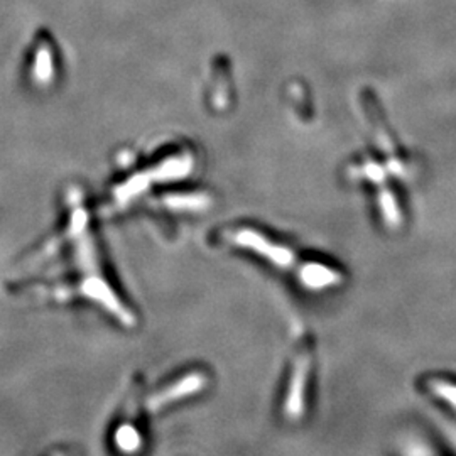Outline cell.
<instances>
[{
  "label": "cell",
  "instance_id": "cell-1",
  "mask_svg": "<svg viewBox=\"0 0 456 456\" xmlns=\"http://www.w3.org/2000/svg\"><path fill=\"white\" fill-rule=\"evenodd\" d=\"M193 152L190 147H164L159 154L151 158L146 164L139 166L137 173L127 175L112 188V201L115 207L122 208L131 203L151 184L158 181L180 180L191 173Z\"/></svg>",
  "mask_w": 456,
  "mask_h": 456
},
{
  "label": "cell",
  "instance_id": "cell-2",
  "mask_svg": "<svg viewBox=\"0 0 456 456\" xmlns=\"http://www.w3.org/2000/svg\"><path fill=\"white\" fill-rule=\"evenodd\" d=\"M61 58L56 41L46 31H39L28 48L24 75L36 90H46L60 78Z\"/></svg>",
  "mask_w": 456,
  "mask_h": 456
},
{
  "label": "cell",
  "instance_id": "cell-3",
  "mask_svg": "<svg viewBox=\"0 0 456 456\" xmlns=\"http://www.w3.org/2000/svg\"><path fill=\"white\" fill-rule=\"evenodd\" d=\"M232 242L242 248L252 250L254 254L273 262L276 267H281V269H291L296 264L294 254L288 247L274 244L264 233L254 230V228H239L237 232L232 233Z\"/></svg>",
  "mask_w": 456,
  "mask_h": 456
},
{
  "label": "cell",
  "instance_id": "cell-4",
  "mask_svg": "<svg viewBox=\"0 0 456 456\" xmlns=\"http://www.w3.org/2000/svg\"><path fill=\"white\" fill-rule=\"evenodd\" d=\"M310 355L303 354L294 362L293 375L289 380L288 399H286V416L293 421H297L305 412V397H306V384L310 377Z\"/></svg>",
  "mask_w": 456,
  "mask_h": 456
},
{
  "label": "cell",
  "instance_id": "cell-5",
  "mask_svg": "<svg viewBox=\"0 0 456 456\" xmlns=\"http://www.w3.org/2000/svg\"><path fill=\"white\" fill-rule=\"evenodd\" d=\"M207 375L200 374V372H193V374L184 375L181 377L178 382L171 384V387L164 389V391L158 392L154 397L149 399V408L152 411H158V409L164 408L171 403H176L183 397H188V395H193L196 392L201 391L207 387Z\"/></svg>",
  "mask_w": 456,
  "mask_h": 456
},
{
  "label": "cell",
  "instance_id": "cell-6",
  "mask_svg": "<svg viewBox=\"0 0 456 456\" xmlns=\"http://www.w3.org/2000/svg\"><path fill=\"white\" fill-rule=\"evenodd\" d=\"M299 281L311 291H322L342 284L343 277L338 271L320 262H306L299 267Z\"/></svg>",
  "mask_w": 456,
  "mask_h": 456
},
{
  "label": "cell",
  "instance_id": "cell-7",
  "mask_svg": "<svg viewBox=\"0 0 456 456\" xmlns=\"http://www.w3.org/2000/svg\"><path fill=\"white\" fill-rule=\"evenodd\" d=\"M429 391L436 394L444 403L456 409V386L444 382V380H431L429 382Z\"/></svg>",
  "mask_w": 456,
  "mask_h": 456
},
{
  "label": "cell",
  "instance_id": "cell-8",
  "mask_svg": "<svg viewBox=\"0 0 456 456\" xmlns=\"http://www.w3.org/2000/svg\"><path fill=\"white\" fill-rule=\"evenodd\" d=\"M117 443H118V446H120L122 450L134 452V450H137L139 444H141V436H139V433H137L134 428H131V426H124V428H120V431H118V435H117Z\"/></svg>",
  "mask_w": 456,
  "mask_h": 456
}]
</instances>
